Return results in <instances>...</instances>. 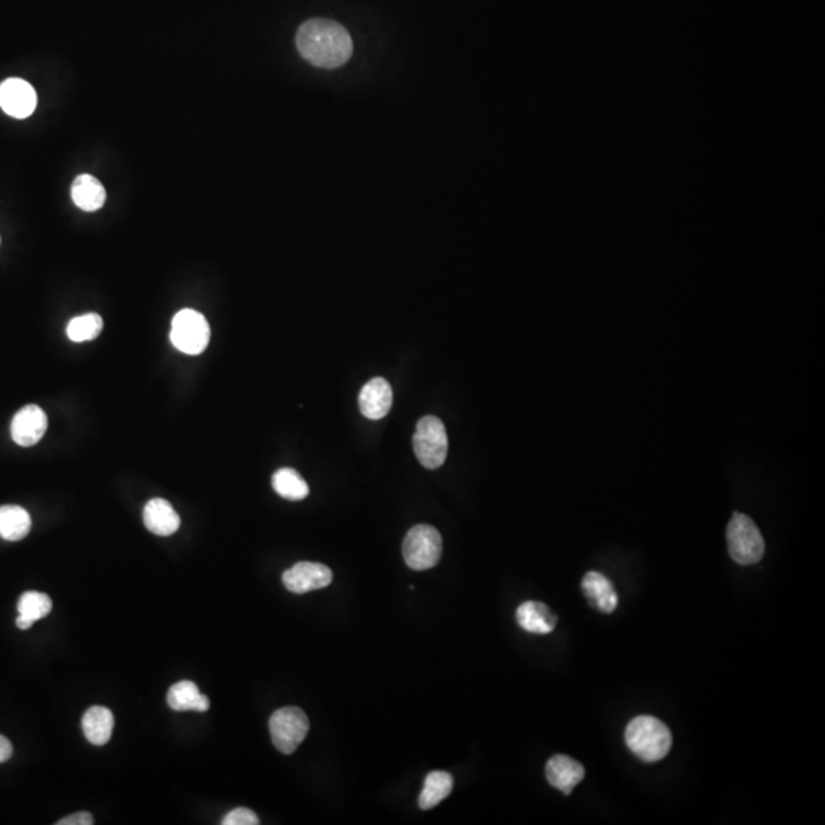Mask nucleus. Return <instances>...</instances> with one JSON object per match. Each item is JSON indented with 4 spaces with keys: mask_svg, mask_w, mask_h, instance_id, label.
<instances>
[{
    "mask_svg": "<svg viewBox=\"0 0 825 825\" xmlns=\"http://www.w3.org/2000/svg\"><path fill=\"white\" fill-rule=\"evenodd\" d=\"M295 42L301 57L317 68H340L352 57V37L334 20H308L300 26Z\"/></svg>",
    "mask_w": 825,
    "mask_h": 825,
    "instance_id": "nucleus-1",
    "label": "nucleus"
},
{
    "mask_svg": "<svg viewBox=\"0 0 825 825\" xmlns=\"http://www.w3.org/2000/svg\"><path fill=\"white\" fill-rule=\"evenodd\" d=\"M625 741L630 751L647 763H656L667 757L673 745L668 726L650 715H641L628 723Z\"/></svg>",
    "mask_w": 825,
    "mask_h": 825,
    "instance_id": "nucleus-2",
    "label": "nucleus"
},
{
    "mask_svg": "<svg viewBox=\"0 0 825 825\" xmlns=\"http://www.w3.org/2000/svg\"><path fill=\"white\" fill-rule=\"evenodd\" d=\"M726 537H728L729 555L735 563L749 566V564L758 563L763 558V535L748 515L735 512L729 521Z\"/></svg>",
    "mask_w": 825,
    "mask_h": 825,
    "instance_id": "nucleus-3",
    "label": "nucleus"
},
{
    "mask_svg": "<svg viewBox=\"0 0 825 825\" xmlns=\"http://www.w3.org/2000/svg\"><path fill=\"white\" fill-rule=\"evenodd\" d=\"M416 457L427 470L444 465L448 454V436L444 422L436 416H425L416 425L413 436Z\"/></svg>",
    "mask_w": 825,
    "mask_h": 825,
    "instance_id": "nucleus-4",
    "label": "nucleus"
},
{
    "mask_svg": "<svg viewBox=\"0 0 825 825\" xmlns=\"http://www.w3.org/2000/svg\"><path fill=\"white\" fill-rule=\"evenodd\" d=\"M402 555L410 569H433L442 555V537L439 531L430 525H416L405 535Z\"/></svg>",
    "mask_w": 825,
    "mask_h": 825,
    "instance_id": "nucleus-5",
    "label": "nucleus"
},
{
    "mask_svg": "<svg viewBox=\"0 0 825 825\" xmlns=\"http://www.w3.org/2000/svg\"><path fill=\"white\" fill-rule=\"evenodd\" d=\"M272 743L285 755L294 754L309 732L308 715L295 706L277 709L269 720Z\"/></svg>",
    "mask_w": 825,
    "mask_h": 825,
    "instance_id": "nucleus-6",
    "label": "nucleus"
},
{
    "mask_svg": "<svg viewBox=\"0 0 825 825\" xmlns=\"http://www.w3.org/2000/svg\"><path fill=\"white\" fill-rule=\"evenodd\" d=\"M170 338L179 352L199 355L210 343V324L198 311L182 309L173 317Z\"/></svg>",
    "mask_w": 825,
    "mask_h": 825,
    "instance_id": "nucleus-7",
    "label": "nucleus"
},
{
    "mask_svg": "<svg viewBox=\"0 0 825 825\" xmlns=\"http://www.w3.org/2000/svg\"><path fill=\"white\" fill-rule=\"evenodd\" d=\"M334 580V573L321 563L301 561L283 573V584L289 592L303 595L312 590L324 589Z\"/></svg>",
    "mask_w": 825,
    "mask_h": 825,
    "instance_id": "nucleus-8",
    "label": "nucleus"
},
{
    "mask_svg": "<svg viewBox=\"0 0 825 825\" xmlns=\"http://www.w3.org/2000/svg\"><path fill=\"white\" fill-rule=\"evenodd\" d=\"M37 94L33 86L22 78H8L0 85V107L13 118L30 117L36 110Z\"/></svg>",
    "mask_w": 825,
    "mask_h": 825,
    "instance_id": "nucleus-9",
    "label": "nucleus"
},
{
    "mask_svg": "<svg viewBox=\"0 0 825 825\" xmlns=\"http://www.w3.org/2000/svg\"><path fill=\"white\" fill-rule=\"evenodd\" d=\"M48 428V418L39 405H26L17 411L11 422V437L20 447L39 444Z\"/></svg>",
    "mask_w": 825,
    "mask_h": 825,
    "instance_id": "nucleus-10",
    "label": "nucleus"
},
{
    "mask_svg": "<svg viewBox=\"0 0 825 825\" xmlns=\"http://www.w3.org/2000/svg\"><path fill=\"white\" fill-rule=\"evenodd\" d=\"M360 410L367 419L378 421L389 415L393 404V392L389 381L373 378L364 385L360 393Z\"/></svg>",
    "mask_w": 825,
    "mask_h": 825,
    "instance_id": "nucleus-11",
    "label": "nucleus"
},
{
    "mask_svg": "<svg viewBox=\"0 0 825 825\" xmlns=\"http://www.w3.org/2000/svg\"><path fill=\"white\" fill-rule=\"evenodd\" d=\"M586 770L583 764L567 757V755H555L550 758L546 764V778L550 786L563 792L564 795H570L581 781L584 780Z\"/></svg>",
    "mask_w": 825,
    "mask_h": 825,
    "instance_id": "nucleus-12",
    "label": "nucleus"
},
{
    "mask_svg": "<svg viewBox=\"0 0 825 825\" xmlns=\"http://www.w3.org/2000/svg\"><path fill=\"white\" fill-rule=\"evenodd\" d=\"M144 525L152 534L170 537L178 532L181 518L172 505L164 499H152L144 508Z\"/></svg>",
    "mask_w": 825,
    "mask_h": 825,
    "instance_id": "nucleus-13",
    "label": "nucleus"
},
{
    "mask_svg": "<svg viewBox=\"0 0 825 825\" xmlns=\"http://www.w3.org/2000/svg\"><path fill=\"white\" fill-rule=\"evenodd\" d=\"M517 622L532 635H549L557 625V616L543 602L528 601L518 607Z\"/></svg>",
    "mask_w": 825,
    "mask_h": 825,
    "instance_id": "nucleus-14",
    "label": "nucleus"
},
{
    "mask_svg": "<svg viewBox=\"0 0 825 825\" xmlns=\"http://www.w3.org/2000/svg\"><path fill=\"white\" fill-rule=\"evenodd\" d=\"M583 592L587 601L602 613H613L618 607V595L612 581L599 572H589L583 578Z\"/></svg>",
    "mask_w": 825,
    "mask_h": 825,
    "instance_id": "nucleus-15",
    "label": "nucleus"
},
{
    "mask_svg": "<svg viewBox=\"0 0 825 825\" xmlns=\"http://www.w3.org/2000/svg\"><path fill=\"white\" fill-rule=\"evenodd\" d=\"M115 719L110 709L104 706H92L83 715V732L94 746H104L112 737Z\"/></svg>",
    "mask_w": 825,
    "mask_h": 825,
    "instance_id": "nucleus-16",
    "label": "nucleus"
},
{
    "mask_svg": "<svg viewBox=\"0 0 825 825\" xmlns=\"http://www.w3.org/2000/svg\"><path fill=\"white\" fill-rule=\"evenodd\" d=\"M74 204L83 211H97L106 202V190L103 184L92 175H80L75 178L71 188Z\"/></svg>",
    "mask_w": 825,
    "mask_h": 825,
    "instance_id": "nucleus-17",
    "label": "nucleus"
},
{
    "mask_svg": "<svg viewBox=\"0 0 825 825\" xmlns=\"http://www.w3.org/2000/svg\"><path fill=\"white\" fill-rule=\"evenodd\" d=\"M167 703L173 711L205 712L210 708L208 697L190 680L175 683L167 694Z\"/></svg>",
    "mask_w": 825,
    "mask_h": 825,
    "instance_id": "nucleus-18",
    "label": "nucleus"
},
{
    "mask_svg": "<svg viewBox=\"0 0 825 825\" xmlns=\"http://www.w3.org/2000/svg\"><path fill=\"white\" fill-rule=\"evenodd\" d=\"M31 515L16 505L0 506V537L7 541H20L30 534Z\"/></svg>",
    "mask_w": 825,
    "mask_h": 825,
    "instance_id": "nucleus-19",
    "label": "nucleus"
},
{
    "mask_svg": "<svg viewBox=\"0 0 825 825\" xmlns=\"http://www.w3.org/2000/svg\"><path fill=\"white\" fill-rule=\"evenodd\" d=\"M453 790V777L448 772L436 770L427 775L424 781V789L419 796V807L422 810H430L442 803L450 796Z\"/></svg>",
    "mask_w": 825,
    "mask_h": 825,
    "instance_id": "nucleus-20",
    "label": "nucleus"
},
{
    "mask_svg": "<svg viewBox=\"0 0 825 825\" xmlns=\"http://www.w3.org/2000/svg\"><path fill=\"white\" fill-rule=\"evenodd\" d=\"M272 488L280 497L291 502H300L309 495L308 483L292 468L277 471L272 476Z\"/></svg>",
    "mask_w": 825,
    "mask_h": 825,
    "instance_id": "nucleus-21",
    "label": "nucleus"
},
{
    "mask_svg": "<svg viewBox=\"0 0 825 825\" xmlns=\"http://www.w3.org/2000/svg\"><path fill=\"white\" fill-rule=\"evenodd\" d=\"M101 330H103V318L98 314H85L69 321L66 334L74 343H85V341L95 340L101 334Z\"/></svg>",
    "mask_w": 825,
    "mask_h": 825,
    "instance_id": "nucleus-22",
    "label": "nucleus"
},
{
    "mask_svg": "<svg viewBox=\"0 0 825 825\" xmlns=\"http://www.w3.org/2000/svg\"><path fill=\"white\" fill-rule=\"evenodd\" d=\"M17 609H19L20 618L28 619L34 624L51 613L52 601L46 593L26 592L20 596Z\"/></svg>",
    "mask_w": 825,
    "mask_h": 825,
    "instance_id": "nucleus-23",
    "label": "nucleus"
},
{
    "mask_svg": "<svg viewBox=\"0 0 825 825\" xmlns=\"http://www.w3.org/2000/svg\"><path fill=\"white\" fill-rule=\"evenodd\" d=\"M222 824L257 825L259 824V818H257V815L253 812V810L246 809V807H237V809L231 810V812L225 816Z\"/></svg>",
    "mask_w": 825,
    "mask_h": 825,
    "instance_id": "nucleus-24",
    "label": "nucleus"
},
{
    "mask_svg": "<svg viewBox=\"0 0 825 825\" xmlns=\"http://www.w3.org/2000/svg\"><path fill=\"white\" fill-rule=\"evenodd\" d=\"M94 824V816L88 812H78L74 815L66 816L62 821L57 822V825H92Z\"/></svg>",
    "mask_w": 825,
    "mask_h": 825,
    "instance_id": "nucleus-25",
    "label": "nucleus"
},
{
    "mask_svg": "<svg viewBox=\"0 0 825 825\" xmlns=\"http://www.w3.org/2000/svg\"><path fill=\"white\" fill-rule=\"evenodd\" d=\"M11 755H13V745H11V741L8 740L7 737H4V735H0V763H5V761L10 760Z\"/></svg>",
    "mask_w": 825,
    "mask_h": 825,
    "instance_id": "nucleus-26",
    "label": "nucleus"
}]
</instances>
